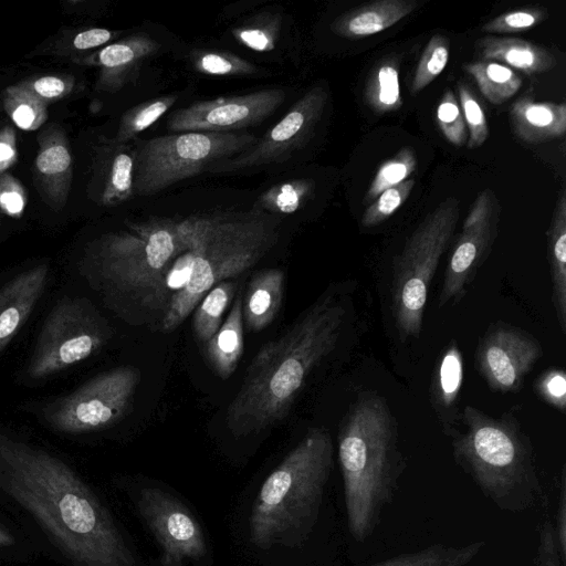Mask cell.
Returning <instances> with one entry per match:
<instances>
[{
    "mask_svg": "<svg viewBox=\"0 0 566 566\" xmlns=\"http://www.w3.org/2000/svg\"><path fill=\"white\" fill-rule=\"evenodd\" d=\"M235 285L222 281L213 286L200 301L192 327L197 340L206 345L221 326V317L233 297Z\"/></svg>",
    "mask_w": 566,
    "mask_h": 566,
    "instance_id": "30",
    "label": "cell"
},
{
    "mask_svg": "<svg viewBox=\"0 0 566 566\" xmlns=\"http://www.w3.org/2000/svg\"><path fill=\"white\" fill-rule=\"evenodd\" d=\"M50 266L41 262L7 280L0 287V353L36 307L48 285Z\"/></svg>",
    "mask_w": 566,
    "mask_h": 566,
    "instance_id": "19",
    "label": "cell"
},
{
    "mask_svg": "<svg viewBox=\"0 0 566 566\" xmlns=\"http://www.w3.org/2000/svg\"><path fill=\"white\" fill-rule=\"evenodd\" d=\"M464 430L452 441L457 464L484 497L500 511L514 514L532 509L543 497L533 448L514 419L492 418L465 406Z\"/></svg>",
    "mask_w": 566,
    "mask_h": 566,
    "instance_id": "6",
    "label": "cell"
},
{
    "mask_svg": "<svg viewBox=\"0 0 566 566\" xmlns=\"http://www.w3.org/2000/svg\"><path fill=\"white\" fill-rule=\"evenodd\" d=\"M459 217V200L448 197L417 226L395 260L392 311L402 338L421 332L429 287Z\"/></svg>",
    "mask_w": 566,
    "mask_h": 566,
    "instance_id": "8",
    "label": "cell"
},
{
    "mask_svg": "<svg viewBox=\"0 0 566 566\" xmlns=\"http://www.w3.org/2000/svg\"><path fill=\"white\" fill-rule=\"evenodd\" d=\"M192 64L198 72L210 75H251L258 72L254 64L229 52H197Z\"/></svg>",
    "mask_w": 566,
    "mask_h": 566,
    "instance_id": "38",
    "label": "cell"
},
{
    "mask_svg": "<svg viewBox=\"0 0 566 566\" xmlns=\"http://www.w3.org/2000/svg\"><path fill=\"white\" fill-rule=\"evenodd\" d=\"M285 99L281 88H266L244 95L202 101L175 111L167 126L172 133L235 132L254 126L271 116Z\"/></svg>",
    "mask_w": 566,
    "mask_h": 566,
    "instance_id": "15",
    "label": "cell"
},
{
    "mask_svg": "<svg viewBox=\"0 0 566 566\" xmlns=\"http://www.w3.org/2000/svg\"><path fill=\"white\" fill-rule=\"evenodd\" d=\"M32 172L34 185L45 203L54 210H61L71 190L73 158L60 125L51 124L38 135Z\"/></svg>",
    "mask_w": 566,
    "mask_h": 566,
    "instance_id": "17",
    "label": "cell"
},
{
    "mask_svg": "<svg viewBox=\"0 0 566 566\" xmlns=\"http://www.w3.org/2000/svg\"><path fill=\"white\" fill-rule=\"evenodd\" d=\"M482 95L493 105H501L513 97L522 86L516 72L495 61L479 60L464 65Z\"/></svg>",
    "mask_w": 566,
    "mask_h": 566,
    "instance_id": "28",
    "label": "cell"
},
{
    "mask_svg": "<svg viewBox=\"0 0 566 566\" xmlns=\"http://www.w3.org/2000/svg\"><path fill=\"white\" fill-rule=\"evenodd\" d=\"M538 394L560 411L566 407V377L562 370L546 371L536 382Z\"/></svg>",
    "mask_w": 566,
    "mask_h": 566,
    "instance_id": "46",
    "label": "cell"
},
{
    "mask_svg": "<svg viewBox=\"0 0 566 566\" xmlns=\"http://www.w3.org/2000/svg\"><path fill=\"white\" fill-rule=\"evenodd\" d=\"M206 357L214 373L228 379L235 370L243 354L242 297L237 295L224 323L205 345Z\"/></svg>",
    "mask_w": 566,
    "mask_h": 566,
    "instance_id": "26",
    "label": "cell"
},
{
    "mask_svg": "<svg viewBox=\"0 0 566 566\" xmlns=\"http://www.w3.org/2000/svg\"><path fill=\"white\" fill-rule=\"evenodd\" d=\"M184 249L180 221L150 218L92 243L78 271L105 291L151 294L156 301L166 294V273Z\"/></svg>",
    "mask_w": 566,
    "mask_h": 566,
    "instance_id": "7",
    "label": "cell"
},
{
    "mask_svg": "<svg viewBox=\"0 0 566 566\" xmlns=\"http://www.w3.org/2000/svg\"><path fill=\"white\" fill-rule=\"evenodd\" d=\"M346 524L356 542L367 541L399 489L406 462L386 400L375 394L358 397L338 436Z\"/></svg>",
    "mask_w": 566,
    "mask_h": 566,
    "instance_id": "3",
    "label": "cell"
},
{
    "mask_svg": "<svg viewBox=\"0 0 566 566\" xmlns=\"http://www.w3.org/2000/svg\"><path fill=\"white\" fill-rule=\"evenodd\" d=\"M256 142L252 134L235 132H186L143 140L134 149V195H155Z\"/></svg>",
    "mask_w": 566,
    "mask_h": 566,
    "instance_id": "9",
    "label": "cell"
},
{
    "mask_svg": "<svg viewBox=\"0 0 566 566\" xmlns=\"http://www.w3.org/2000/svg\"><path fill=\"white\" fill-rule=\"evenodd\" d=\"M501 206L490 188L473 201L462 232L451 251L439 295V305L459 301L481 263L486 259L497 234Z\"/></svg>",
    "mask_w": 566,
    "mask_h": 566,
    "instance_id": "14",
    "label": "cell"
},
{
    "mask_svg": "<svg viewBox=\"0 0 566 566\" xmlns=\"http://www.w3.org/2000/svg\"><path fill=\"white\" fill-rule=\"evenodd\" d=\"M177 98V95H165L132 107L123 114L114 140L119 144H128L136 135L161 117L176 103Z\"/></svg>",
    "mask_w": 566,
    "mask_h": 566,
    "instance_id": "33",
    "label": "cell"
},
{
    "mask_svg": "<svg viewBox=\"0 0 566 566\" xmlns=\"http://www.w3.org/2000/svg\"><path fill=\"white\" fill-rule=\"evenodd\" d=\"M547 17L548 11L544 7L517 8L491 19L481 30L493 34L523 32L534 29Z\"/></svg>",
    "mask_w": 566,
    "mask_h": 566,
    "instance_id": "40",
    "label": "cell"
},
{
    "mask_svg": "<svg viewBox=\"0 0 566 566\" xmlns=\"http://www.w3.org/2000/svg\"><path fill=\"white\" fill-rule=\"evenodd\" d=\"M543 349L535 337L520 328L501 325L490 329L480 340L476 367L494 391L518 390Z\"/></svg>",
    "mask_w": 566,
    "mask_h": 566,
    "instance_id": "16",
    "label": "cell"
},
{
    "mask_svg": "<svg viewBox=\"0 0 566 566\" xmlns=\"http://www.w3.org/2000/svg\"><path fill=\"white\" fill-rule=\"evenodd\" d=\"M284 274L280 269H264L250 280L242 300V317L250 332H259L272 323L283 297Z\"/></svg>",
    "mask_w": 566,
    "mask_h": 566,
    "instance_id": "24",
    "label": "cell"
},
{
    "mask_svg": "<svg viewBox=\"0 0 566 566\" xmlns=\"http://www.w3.org/2000/svg\"><path fill=\"white\" fill-rule=\"evenodd\" d=\"M421 6L417 0H378L337 17L331 30L347 39H360L382 32Z\"/></svg>",
    "mask_w": 566,
    "mask_h": 566,
    "instance_id": "22",
    "label": "cell"
},
{
    "mask_svg": "<svg viewBox=\"0 0 566 566\" xmlns=\"http://www.w3.org/2000/svg\"><path fill=\"white\" fill-rule=\"evenodd\" d=\"M138 514L154 535L160 566H185L208 554L203 531L188 509L158 488H145L135 500Z\"/></svg>",
    "mask_w": 566,
    "mask_h": 566,
    "instance_id": "12",
    "label": "cell"
},
{
    "mask_svg": "<svg viewBox=\"0 0 566 566\" xmlns=\"http://www.w3.org/2000/svg\"><path fill=\"white\" fill-rule=\"evenodd\" d=\"M313 189L314 182L310 179L283 182L264 192L259 198L254 209L272 214L295 212L312 195Z\"/></svg>",
    "mask_w": 566,
    "mask_h": 566,
    "instance_id": "35",
    "label": "cell"
},
{
    "mask_svg": "<svg viewBox=\"0 0 566 566\" xmlns=\"http://www.w3.org/2000/svg\"><path fill=\"white\" fill-rule=\"evenodd\" d=\"M148 34L137 33L98 51L84 54L72 62L98 67L96 90L114 93L137 78L143 63L159 49Z\"/></svg>",
    "mask_w": 566,
    "mask_h": 566,
    "instance_id": "18",
    "label": "cell"
},
{
    "mask_svg": "<svg viewBox=\"0 0 566 566\" xmlns=\"http://www.w3.org/2000/svg\"><path fill=\"white\" fill-rule=\"evenodd\" d=\"M514 135L526 144H541L564 136L566 104L536 102L531 96L515 101L510 108Z\"/></svg>",
    "mask_w": 566,
    "mask_h": 566,
    "instance_id": "21",
    "label": "cell"
},
{
    "mask_svg": "<svg viewBox=\"0 0 566 566\" xmlns=\"http://www.w3.org/2000/svg\"><path fill=\"white\" fill-rule=\"evenodd\" d=\"M235 36L248 48L266 52L274 48L275 31H271L261 25L237 29Z\"/></svg>",
    "mask_w": 566,
    "mask_h": 566,
    "instance_id": "49",
    "label": "cell"
},
{
    "mask_svg": "<svg viewBox=\"0 0 566 566\" xmlns=\"http://www.w3.org/2000/svg\"><path fill=\"white\" fill-rule=\"evenodd\" d=\"M116 32L103 28H91L78 31L73 35L55 44L53 52L55 54L70 56L71 61L80 53H86L88 50L102 46L116 36Z\"/></svg>",
    "mask_w": 566,
    "mask_h": 566,
    "instance_id": "44",
    "label": "cell"
},
{
    "mask_svg": "<svg viewBox=\"0 0 566 566\" xmlns=\"http://www.w3.org/2000/svg\"><path fill=\"white\" fill-rule=\"evenodd\" d=\"M192 265L167 307L163 329H176L218 283L254 265L277 241L280 218L259 209L192 214L180 220Z\"/></svg>",
    "mask_w": 566,
    "mask_h": 566,
    "instance_id": "4",
    "label": "cell"
},
{
    "mask_svg": "<svg viewBox=\"0 0 566 566\" xmlns=\"http://www.w3.org/2000/svg\"><path fill=\"white\" fill-rule=\"evenodd\" d=\"M18 160L17 134L12 126L0 129V176Z\"/></svg>",
    "mask_w": 566,
    "mask_h": 566,
    "instance_id": "50",
    "label": "cell"
},
{
    "mask_svg": "<svg viewBox=\"0 0 566 566\" xmlns=\"http://www.w3.org/2000/svg\"><path fill=\"white\" fill-rule=\"evenodd\" d=\"M135 150L128 144L106 140L94 159V178L101 205H120L134 195Z\"/></svg>",
    "mask_w": 566,
    "mask_h": 566,
    "instance_id": "20",
    "label": "cell"
},
{
    "mask_svg": "<svg viewBox=\"0 0 566 566\" xmlns=\"http://www.w3.org/2000/svg\"><path fill=\"white\" fill-rule=\"evenodd\" d=\"M547 260L558 325L566 331V192L563 188L547 230Z\"/></svg>",
    "mask_w": 566,
    "mask_h": 566,
    "instance_id": "25",
    "label": "cell"
},
{
    "mask_svg": "<svg viewBox=\"0 0 566 566\" xmlns=\"http://www.w3.org/2000/svg\"><path fill=\"white\" fill-rule=\"evenodd\" d=\"M476 54L484 61H495L525 74H541L556 65L553 53L533 42L505 36H484L475 42Z\"/></svg>",
    "mask_w": 566,
    "mask_h": 566,
    "instance_id": "23",
    "label": "cell"
},
{
    "mask_svg": "<svg viewBox=\"0 0 566 566\" xmlns=\"http://www.w3.org/2000/svg\"><path fill=\"white\" fill-rule=\"evenodd\" d=\"M463 360L455 343L449 344L439 359L432 382L433 400L438 408L454 406L462 386Z\"/></svg>",
    "mask_w": 566,
    "mask_h": 566,
    "instance_id": "31",
    "label": "cell"
},
{
    "mask_svg": "<svg viewBox=\"0 0 566 566\" xmlns=\"http://www.w3.org/2000/svg\"><path fill=\"white\" fill-rule=\"evenodd\" d=\"M2 105L11 122L25 132L39 129L48 119V105L18 84L3 91Z\"/></svg>",
    "mask_w": 566,
    "mask_h": 566,
    "instance_id": "32",
    "label": "cell"
},
{
    "mask_svg": "<svg viewBox=\"0 0 566 566\" xmlns=\"http://www.w3.org/2000/svg\"><path fill=\"white\" fill-rule=\"evenodd\" d=\"M417 169V157L411 147H402L391 158L384 161L377 169L364 198L370 203L384 190L401 184Z\"/></svg>",
    "mask_w": 566,
    "mask_h": 566,
    "instance_id": "34",
    "label": "cell"
},
{
    "mask_svg": "<svg viewBox=\"0 0 566 566\" xmlns=\"http://www.w3.org/2000/svg\"><path fill=\"white\" fill-rule=\"evenodd\" d=\"M28 196L22 184L11 174L0 176V210L8 217L18 219L27 208Z\"/></svg>",
    "mask_w": 566,
    "mask_h": 566,
    "instance_id": "45",
    "label": "cell"
},
{
    "mask_svg": "<svg viewBox=\"0 0 566 566\" xmlns=\"http://www.w3.org/2000/svg\"><path fill=\"white\" fill-rule=\"evenodd\" d=\"M0 510L59 566H140L106 499L75 463L3 427Z\"/></svg>",
    "mask_w": 566,
    "mask_h": 566,
    "instance_id": "1",
    "label": "cell"
},
{
    "mask_svg": "<svg viewBox=\"0 0 566 566\" xmlns=\"http://www.w3.org/2000/svg\"><path fill=\"white\" fill-rule=\"evenodd\" d=\"M449 55L448 38L442 34H433L422 51L416 67L410 88L412 94L421 92L443 72Z\"/></svg>",
    "mask_w": 566,
    "mask_h": 566,
    "instance_id": "36",
    "label": "cell"
},
{
    "mask_svg": "<svg viewBox=\"0 0 566 566\" xmlns=\"http://www.w3.org/2000/svg\"><path fill=\"white\" fill-rule=\"evenodd\" d=\"M413 186L415 179L409 178L399 185L384 190L366 208L361 216V226L371 228L386 221L408 199Z\"/></svg>",
    "mask_w": 566,
    "mask_h": 566,
    "instance_id": "39",
    "label": "cell"
},
{
    "mask_svg": "<svg viewBox=\"0 0 566 566\" xmlns=\"http://www.w3.org/2000/svg\"><path fill=\"white\" fill-rule=\"evenodd\" d=\"M345 314L340 298L326 293L259 349L227 410L234 437L263 431L287 415L310 373L334 349Z\"/></svg>",
    "mask_w": 566,
    "mask_h": 566,
    "instance_id": "2",
    "label": "cell"
},
{
    "mask_svg": "<svg viewBox=\"0 0 566 566\" xmlns=\"http://www.w3.org/2000/svg\"><path fill=\"white\" fill-rule=\"evenodd\" d=\"M437 124L447 138L455 146L467 142L468 133L458 99L452 90L448 88L441 96L436 113Z\"/></svg>",
    "mask_w": 566,
    "mask_h": 566,
    "instance_id": "42",
    "label": "cell"
},
{
    "mask_svg": "<svg viewBox=\"0 0 566 566\" xmlns=\"http://www.w3.org/2000/svg\"><path fill=\"white\" fill-rule=\"evenodd\" d=\"M113 336L107 319L83 296H63L43 321L23 378L36 382L70 369L101 352Z\"/></svg>",
    "mask_w": 566,
    "mask_h": 566,
    "instance_id": "10",
    "label": "cell"
},
{
    "mask_svg": "<svg viewBox=\"0 0 566 566\" xmlns=\"http://www.w3.org/2000/svg\"><path fill=\"white\" fill-rule=\"evenodd\" d=\"M140 371L130 365L118 366L88 379L71 392L34 408L40 421L64 437H80L105 430L129 411Z\"/></svg>",
    "mask_w": 566,
    "mask_h": 566,
    "instance_id": "11",
    "label": "cell"
},
{
    "mask_svg": "<svg viewBox=\"0 0 566 566\" xmlns=\"http://www.w3.org/2000/svg\"><path fill=\"white\" fill-rule=\"evenodd\" d=\"M333 455L329 433L311 428L268 475L249 517L253 545L295 547L308 538L319 516Z\"/></svg>",
    "mask_w": 566,
    "mask_h": 566,
    "instance_id": "5",
    "label": "cell"
},
{
    "mask_svg": "<svg viewBox=\"0 0 566 566\" xmlns=\"http://www.w3.org/2000/svg\"><path fill=\"white\" fill-rule=\"evenodd\" d=\"M460 108L469 130V149L480 147L489 137V125L483 107L464 82L458 83Z\"/></svg>",
    "mask_w": 566,
    "mask_h": 566,
    "instance_id": "41",
    "label": "cell"
},
{
    "mask_svg": "<svg viewBox=\"0 0 566 566\" xmlns=\"http://www.w3.org/2000/svg\"><path fill=\"white\" fill-rule=\"evenodd\" d=\"M40 557L21 528L0 510V564H25Z\"/></svg>",
    "mask_w": 566,
    "mask_h": 566,
    "instance_id": "37",
    "label": "cell"
},
{
    "mask_svg": "<svg viewBox=\"0 0 566 566\" xmlns=\"http://www.w3.org/2000/svg\"><path fill=\"white\" fill-rule=\"evenodd\" d=\"M327 98L323 86L312 87L261 139L241 154L211 165L208 171L232 172L289 159L312 137Z\"/></svg>",
    "mask_w": 566,
    "mask_h": 566,
    "instance_id": "13",
    "label": "cell"
},
{
    "mask_svg": "<svg viewBox=\"0 0 566 566\" xmlns=\"http://www.w3.org/2000/svg\"><path fill=\"white\" fill-rule=\"evenodd\" d=\"M18 85L48 105L66 97L75 87V77L69 74H45L25 78Z\"/></svg>",
    "mask_w": 566,
    "mask_h": 566,
    "instance_id": "43",
    "label": "cell"
},
{
    "mask_svg": "<svg viewBox=\"0 0 566 566\" xmlns=\"http://www.w3.org/2000/svg\"><path fill=\"white\" fill-rule=\"evenodd\" d=\"M365 99L377 114L390 113L402 105L399 61L387 57L375 65L368 75Z\"/></svg>",
    "mask_w": 566,
    "mask_h": 566,
    "instance_id": "29",
    "label": "cell"
},
{
    "mask_svg": "<svg viewBox=\"0 0 566 566\" xmlns=\"http://www.w3.org/2000/svg\"><path fill=\"white\" fill-rule=\"evenodd\" d=\"M558 552L564 566H566V469L563 465L557 499L555 522H553Z\"/></svg>",
    "mask_w": 566,
    "mask_h": 566,
    "instance_id": "48",
    "label": "cell"
},
{
    "mask_svg": "<svg viewBox=\"0 0 566 566\" xmlns=\"http://www.w3.org/2000/svg\"><path fill=\"white\" fill-rule=\"evenodd\" d=\"M535 566H564L551 518L543 521L539 527Z\"/></svg>",
    "mask_w": 566,
    "mask_h": 566,
    "instance_id": "47",
    "label": "cell"
},
{
    "mask_svg": "<svg viewBox=\"0 0 566 566\" xmlns=\"http://www.w3.org/2000/svg\"><path fill=\"white\" fill-rule=\"evenodd\" d=\"M485 541L465 545L434 543L421 549L398 554L369 566H467L484 549Z\"/></svg>",
    "mask_w": 566,
    "mask_h": 566,
    "instance_id": "27",
    "label": "cell"
}]
</instances>
